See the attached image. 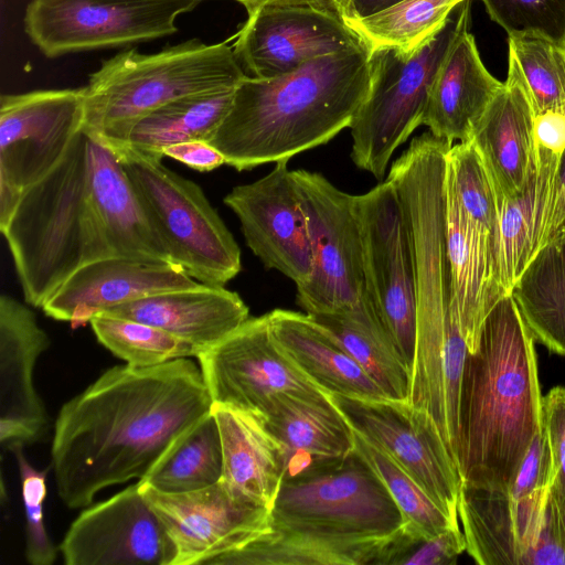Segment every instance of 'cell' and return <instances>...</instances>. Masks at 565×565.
Returning a JSON list of instances; mask_svg holds the SVG:
<instances>
[{"label": "cell", "mask_w": 565, "mask_h": 565, "mask_svg": "<svg viewBox=\"0 0 565 565\" xmlns=\"http://www.w3.org/2000/svg\"><path fill=\"white\" fill-rule=\"evenodd\" d=\"M212 404L189 358L106 370L55 419L51 466L60 499L84 508L105 488L143 479Z\"/></svg>", "instance_id": "obj_1"}, {"label": "cell", "mask_w": 565, "mask_h": 565, "mask_svg": "<svg viewBox=\"0 0 565 565\" xmlns=\"http://www.w3.org/2000/svg\"><path fill=\"white\" fill-rule=\"evenodd\" d=\"M534 341L513 296L501 297L463 366L457 454L462 483L509 487L540 430Z\"/></svg>", "instance_id": "obj_2"}, {"label": "cell", "mask_w": 565, "mask_h": 565, "mask_svg": "<svg viewBox=\"0 0 565 565\" xmlns=\"http://www.w3.org/2000/svg\"><path fill=\"white\" fill-rule=\"evenodd\" d=\"M369 88V52L363 44L273 78L246 76L207 142L238 171L288 161L349 128Z\"/></svg>", "instance_id": "obj_3"}, {"label": "cell", "mask_w": 565, "mask_h": 565, "mask_svg": "<svg viewBox=\"0 0 565 565\" xmlns=\"http://www.w3.org/2000/svg\"><path fill=\"white\" fill-rule=\"evenodd\" d=\"M87 135L22 195L0 228L24 300L43 305L83 266L114 256L87 194Z\"/></svg>", "instance_id": "obj_4"}, {"label": "cell", "mask_w": 565, "mask_h": 565, "mask_svg": "<svg viewBox=\"0 0 565 565\" xmlns=\"http://www.w3.org/2000/svg\"><path fill=\"white\" fill-rule=\"evenodd\" d=\"M247 75L226 42L190 39L156 53L124 51L89 75L82 130L113 150L134 126L173 100L236 88Z\"/></svg>", "instance_id": "obj_5"}, {"label": "cell", "mask_w": 565, "mask_h": 565, "mask_svg": "<svg viewBox=\"0 0 565 565\" xmlns=\"http://www.w3.org/2000/svg\"><path fill=\"white\" fill-rule=\"evenodd\" d=\"M471 0L413 53L380 49L369 54L370 88L351 126V159L381 180L396 151L418 128L438 71L459 34L469 29Z\"/></svg>", "instance_id": "obj_6"}, {"label": "cell", "mask_w": 565, "mask_h": 565, "mask_svg": "<svg viewBox=\"0 0 565 565\" xmlns=\"http://www.w3.org/2000/svg\"><path fill=\"white\" fill-rule=\"evenodd\" d=\"M121 160L170 262L190 277L224 286L242 269L241 249L202 189L161 163L122 148Z\"/></svg>", "instance_id": "obj_7"}, {"label": "cell", "mask_w": 565, "mask_h": 565, "mask_svg": "<svg viewBox=\"0 0 565 565\" xmlns=\"http://www.w3.org/2000/svg\"><path fill=\"white\" fill-rule=\"evenodd\" d=\"M199 0H31L24 31L50 58L169 36Z\"/></svg>", "instance_id": "obj_8"}, {"label": "cell", "mask_w": 565, "mask_h": 565, "mask_svg": "<svg viewBox=\"0 0 565 565\" xmlns=\"http://www.w3.org/2000/svg\"><path fill=\"white\" fill-rule=\"evenodd\" d=\"M84 87L0 98V228L23 193L64 158L84 121Z\"/></svg>", "instance_id": "obj_9"}, {"label": "cell", "mask_w": 565, "mask_h": 565, "mask_svg": "<svg viewBox=\"0 0 565 565\" xmlns=\"http://www.w3.org/2000/svg\"><path fill=\"white\" fill-rule=\"evenodd\" d=\"M291 172L312 258L311 276L297 286V303L311 316L350 308L364 290L354 195L340 190L320 173L302 169Z\"/></svg>", "instance_id": "obj_10"}, {"label": "cell", "mask_w": 565, "mask_h": 565, "mask_svg": "<svg viewBox=\"0 0 565 565\" xmlns=\"http://www.w3.org/2000/svg\"><path fill=\"white\" fill-rule=\"evenodd\" d=\"M552 478L546 437L539 433L507 488L462 483L458 497L466 551L480 565H523L541 520Z\"/></svg>", "instance_id": "obj_11"}, {"label": "cell", "mask_w": 565, "mask_h": 565, "mask_svg": "<svg viewBox=\"0 0 565 565\" xmlns=\"http://www.w3.org/2000/svg\"><path fill=\"white\" fill-rule=\"evenodd\" d=\"M364 288L398 354L412 370L416 343L413 253L405 214L387 179L354 195Z\"/></svg>", "instance_id": "obj_12"}, {"label": "cell", "mask_w": 565, "mask_h": 565, "mask_svg": "<svg viewBox=\"0 0 565 565\" xmlns=\"http://www.w3.org/2000/svg\"><path fill=\"white\" fill-rule=\"evenodd\" d=\"M270 516L373 536H392L406 530L388 490L355 451L333 469L282 482Z\"/></svg>", "instance_id": "obj_13"}, {"label": "cell", "mask_w": 565, "mask_h": 565, "mask_svg": "<svg viewBox=\"0 0 565 565\" xmlns=\"http://www.w3.org/2000/svg\"><path fill=\"white\" fill-rule=\"evenodd\" d=\"M351 427L393 458L454 521L461 478L431 417L408 402L330 394Z\"/></svg>", "instance_id": "obj_14"}, {"label": "cell", "mask_w": 565, "mask_h": 565, "mask_svg": "<svg viewBox=\"0 0 565 565\" xmlns=\"http://www.w3.org/2000/svg\"><path fill=\"white\" fill-rule=\"evenodd\" d=\"M196 359L213 403L258 417L276 395L328 394L281 349L271 333L267 313L248 318Z\"/></svg>", "instance_id": "obj_15"}, {"label": "cell", "mask_w": 565, "mask_h": 565, "mask_svg": "<svg viewBox=\"0 0 565 565\" xmlns=\"http://www.w3.org/2000/svg\"><path fill=\"white\" fill-rule=\"evenodd\" d=\"M138 481L173 544V565H207L270 526V509L236 495L222 481L185 493L160 492Z\"/></svg>", "instance_id": "obj_16"}, {"label": "cell", "mask_w": 565, "mask_h": 565, "mask_svg": "<svg viewBox=\"0 0 565 565\" xmlns=\"http://www.w3.org/2000/svg\"><path fill=\"white\" fill-rule=\"evenodd\" d=\"M58 550L66 565H173L175 557L139 481L85 509Z\"/></svg>", "instance_id": "obj_17"}, {"label": "cell", "mask_w": 565, "mask_h": 565, "mask_svg": "<svg viewBox=\"0 0 565 565\" xmlns=\"http://www.w3.org/2000/svg\"><path fill=\"white\" fill-rule=\"evenodd\" d=\"M224 203L235 213L246 245L268 269L296 287L312 271L306 218L288 161L275 163L263 178L234 186Z\"/></svg>", "instance_id": "obj_18"}, {"label": "cell", "mask_w": 565, "mask_h": 565, "mask_svg": "<svg viewBox=\"0 0 565 565\" xmlns=\"http://www.w3.org/2000/svg\"><path fill=\"white\" fill-rule=\"evenodd\" d=\"M361 44L351 28L329 13L303 7H264L248 15L233 50L253 77L273 78Z\"/></svg>", "instance_id": "obj_19"}, {"label": "cell", "mask_w": 565, "mask_h": 565, "mask_svg": "<svg viewBox=\"0 0 565 565\" xmlns=\"http://www.w3.org/2000/svg\"><path fill=\"white\" fill-rule=\"evenodd\" d=\"M418 542L406 530L373 536L271 519L267 532L207 565H396Z\"/></svg>", "instance_id": "obj_20"}, {"label": "cell", "mask_w": 565, "mask_h": 565, "mask_svg": "<svg viewBox=\"0 0 565 565\" xmlns=\"http://www.w3.org/2000/svg\"><path fill=\"white\" fill-rule=\"evenodd\" d=\"M34 312L8 295L0 297V443L28 445L49 429V416L34 385L39 356L50 347Z\"/></svg>", "instance_id": "obj_21"}, {"label": "cell", "mask_w": 565, "mask_h": 565, "mask_svg": "<svg viewBox=\"0 0 565 565\" xmlns=\"http://www.w3.org/2000/svg\"><path fill=\"white\" fill-rule=\"evenodd\" d=\"M276 440L282 482L319 475L354 452V433L330 394L276 395L259 416Z\"/></svg>", "instance_id": "obj_22"}, {"label": "cell", "mask_w": 565, "mask_h": 565, "mask_svg": "<svg viewBox=\"0 0 565 565\" xmlns=\"http://www.w3.org/2000/svg\"><path fill=\"white\" fill-rule=\"evenodd\" d=\"M200 284L171 263L111 256L83 266L41 309L47 317L78 328L118 305Z\"/></svg>", "instance_id": "obj_23"}, {"label": "cell", "mask_w": 565, "mask_h": 565, "mask_svg": "<svg viewBox=\"0 0 565 565\" xmlns=\"http://www.w3.org/2000/svg\"><path fill=\"white\" fill-rule=\"evenodd\" d=\"M86 148L88 201L114 256L171 263L117 153L88 135Z\"/></svg>", "instance_id": "obj_24"}, {"label": "cell", "mask_w": 565, "mask_h": 565, "mask_svg": "<svg viewBox=\"0 0 565 565\" xmlns=\"http://www.w3.org/2000/svg\"><path fill=\"white\" fill-rule=\"evenodd\" d=\"M446 246L450 307L469 352H475L484 321L502 297L495 275L494 241L468 216L447 178Z\"/></svg>", "instance_id": "obj_25"}, {"label": "cell", "mask_w": 565, "mask_h": 565, "mask_svg": "<svg viewBox=\"0 0 565 565\" xmlns=\"http://www.w3.org/2000/svg\"><path fill=\"white\" fill-rule=\"evenodd\" d=\"M103 313L160 328L191 343L199 354L249 318L248 307L237 292L205 284L132 300Z\"/></svg>", "instance_id": "obj_26"}, {"label": "cell", "mask_w": 565, "mask_h": 565, "mask_svg": "<svg viewBox=\"0 0 565 565\" xmlns=\"http://www.w3.org/2000/svg\"><path fill=\"white\" fill-rule=\"evenodd\" d=\"M534 118L518 71L508 62L507 81L470 137L489 169L500 200L516 195L535 164Z\"/></svg>", "instance_id": "obj_27"}, {"label": "cell", "mask_w": 565, "mask_h": 565, "mask_svg": "<svg viewBox=\"0 0 565 565\" xmlns=\"http://www.w3.org/2000/svg\"><path fill=\"white\" fill-rule=\"evenodd\" d=\"M502 86L484 66L467 29L456 39L438 71L423 125L450 146L466 141Z\"/></svg>", "instance_id": "obj_28"}, {"label": "cell", "mask_w": 565, "mask_h": 565, "mask_svg": "<svg viewBox=\"0 0 565 565\" xmlns=\"http://www.w3.org/2000/svg\"><path fill=\"white\" fill-rule=\"evenodd\" d=\"M535 148V164L522 190L509 200H500L494 260L502 297L511 294L540 249L563 156L536 145Z\"/></svg>", "instance_id": "obj_29"}, {"label": "cell", "mask_w": 565, "mask_h": 565, "mask_svg": "<svg viewBox=\"0 0 565 565\" xmlns=\"http://www.w3.org/2000/svg\"><path fill=\"white\" fill-rule=\"evenodd\" d=\"M221 437V480L233 493L271 510L282 484L279 447L263 420L249 413L213 403Z\"/></svg>", "instance_id": "obj_30"}, {"label": "cell", "mask_w": 565, "mask_h": 565, "mask_svg": "<svg viewBox=\"0 0 565 565\" xmlns=\"http://www.w3.org/2000/svg\"><path fill=\"white\" fill-rule=\"evenodd\" d=\"M270 330L286 354L328 394L386 398L351 355L308 313L274 309Z\"/></svg>", "instance_id": "obj_31"}, {"label": "cell", "mask_w": 565, "mask_h": 565, "mask_svg": "<svg viewBox=\"0 0 565 565\" xmlns=\"http://www.w3.org/2000/svg\"><path fill=\"white\" fill-rule=\"evenodd\" d=\"M311 317L351 355L386 398L408 402L411 371L398 354L365 288L354 306Z\"/></svg>", "instance_id": "obj_32"}, {"label": "cell", "mask_w": 565, "mask_h": 565, "mask_svg": "<svg viewBox=\"0 0 565 565\" xmlns=\"http://www.w3.org/2000/svg\"><path fill=\"white\" fill-rule=\"evenodd\" d=\"M511 295L534 339L565 356V236L539 250Z\"/></svg>", "instance_id": "obj_33"}, {"label": "cell", "mask_w": 565, "mask_h": 565, "mask_svg": "<svg viewBox=\"0 0 565 565\" xmlns=\"http://www.w3.org/2000/svg\"><path fill=\"white\" fill-rule=\"evenodd\" d=\"M234 93L235 88H231L168 103L141 118L119 149L161 160L162 150L168 146L190 140L209 141L227 115Z\"/></svg>", "instance_id": "obj_34"}, {"label": "cell", "mask_w": 565, "mask_h": 565, "mask_svg": "<svg viewBox=\"0 0 565 565\" xmlns=\"http://www.w3.org/2000/svg\"><path fill=\"white\" fill-rule=\"evenodd\" d=\"M223 471L218 427L210 412L169 448L140 481L164 493H185L217 483Z\"/></svg>", "instance_id": "obj_35"}, {"label": "cell", "mask_w": 565, "mask_h": 565, "mask_svg": "<svg viewBox=\"0 0 565 565\" xmlns=\"http://www.w3.org/2000/svg\"><path fill=\"white\" fill-rule=\"evenodd\" d=\"M466 0H404L391 8L347 22L369 54L380 49L413 53L446 22Z\"/></svg>", "instance_id": "obj_36"}, {"label": "cell", "mask_w": 565, "mask_h": 565, "mask_svg": "<svg viewBox=\"0 0 565 565\" xmlns=\"http://www.w3.org/2000/svg\"><path fill=\"white\" fill-rule=\"evenodd\" d=\"M353 433L354 451L388 490L409 535L419 541L428 540L449 527H459V522L446 514L393 458L354 429Z\"/></svg>", "instance_id": "obj_37"}, {"label": "cell", "mask_w": 565, "mask_h": 565, "mask_svg": "<svg viewBox=\"0 0 565 565\" xmlns=\"http://www.w3.org/2000/svg\"><path fill=\"white\" fill-rule=\"evenodd\" d=\"M89 323L98 342L134 367H150L199 355L191 343L137 320L99 313Z\"/></svg>", "instance_id": "obj_38"}, {"label": "cell", "mask_w": 565, "mask_h": 565, "mask_svg": "<svg viewBox=\"0 0 565 565\" xmlns=\"http://www.w3.org/2000/svg\"><path fill=\"white\" fill-rule=\"evenodd\" d=\"M508 62L518 71L535 116L565 111V46L540 36H508Z\"/></svg>", "instance_id": "obj_39"}, {"label": "cell", "mask_w": 565, "mask_h": 565, "mask_svg": "<svg viewBox=\"0 0 565 565\" xmlns=\"http://www.w3.org/2000/svg\"><path fill=\"white\" fill-rule=\"evenodd\" d=\"M446 178L468 216L495 238L500 195L472 139L448 149Z\"/></svg>", "instance_id": "obj_40"}, {"label": "cell", "mask_w": 565, "mask_h": 565, "mask_svg": "<svg viewBox=\"0 0 565 565\" xmlns=\"http://www.w3.org/2000/svg\"><path fill=\"white\" fill-rule=\"evenodd\" d=\"M508 36H540L565 46V0H481Z\"/></svg>", "instance_id": "obj_41"}, {"label": "cell", "mask_w": 565, "mask_h": 565, "mask_svg": "<svg viewBox=\"0 0 565 565\" xmlns=\"http://www.w3.org/2000/svg\"><path fill=\"white\" fill-rule=\"evenodd\" d=\"M8 449L15 458L21 481L25 515V558L32 565H51L60 550L50 539L44 521L46 470H38L29 462L23 452L24 445H12Z\"/></svg>", "instance_id": "obj_42"}, {"label": "cell", "mask_w": 565, "mask_h": 565, "mask_svg": "<svg viewBox=\"0 0 565 565\" xmlns=\"http://www.w3.org/2000/svg\"><path fill=\"white\" fill-rule=\"evenodd\" d=\"M542 426L552 461L548 493L565 525V386H555L543 396Z\"/></svg>", "instance_id": "obj_43"}, {"label": "cell", "mask_w": 565, "mask_h": 565, "mask_svg": "<svg viewBox=\"0 0 565 565\" xmlns=\"http://www.w3.org/2000/svg\"><path fill=\"white\" fill-rule=\"evenodd\" d=\"M523 565H565V525L550 493Z\"/></svg>", "instance_id": "obj_44"}, {"label": "cell", "mask_w": 565, "mask_h": 565, "mask_svg": "<svg viewBox=\"0 0 565 565\" xmlns=\"http://www.w3.org/2000/svg\"><path fill=\"white\" fill-rule=\"evenodd\" d=\"M467 543L459 527H449L439 534L415 543L397 565H452L466 551Z\"/></svg>", "instance_id": "obj_45"}, {"label": "cell", "mask_w": 565, "mask_h": 565, "mask_svg": "<svg viewBox=\"0 0 565 565\" xmlns=\"http://www.w3.org/2000/svg\"><path fill=\"white\" fill-rule=\"evenodd\" d=\"M162 154L199 172H210L225 164L224 156L204 140H190L168 146L162 150Z\"/></svg>", "instance_id": "obj_46"}, {"label": "cell", "mask_w": 565, "mask_h": 565, "mask_svg": "<svg viewBox=\"0 0 565 565\" xmlns=\"http://www.w3.org/2000/svg\"><path fill=\"white\" fill-rule=\"evenodd\" d=\"M252 15L264 7H303L329 13L345 24L354 18L352 0H235Z\"/></svg>", "instance_id": "obj_47"}, {"label": "cell", "mask_w": 565, "mask_h": 565, "mask_svg": "<svg viewBox=\"0 0 565 565\" xmlns=\"http://www.w3.org/2000/svg\"><path fill=\"white\" fill-rule=\"evenodd\" d=\"M535 145L552 152L565 151V111L547 110L534 118Z\"/></svg>", "instance_id": "obj_48"}, {"label": "cell", "mask_w": 565, "mask_h": 565, "mask_svg": "<svg viewBox=\"0 0 565 565\" xmlns=\"http://www.w3.org/2000/svg\"><path fill=\"white\" fill-rule=\"evenodd\" d=\"M563 236H565V151L559 162L554 194L540 242V249Z\"/></svg>", "instance_id": "obj_49"}, {"label": "cell", "mask_w": 565, "mask_h": 565, "mask_svg": "<svg viewBox=\"0 0 565 565\" xmlns=\"http://www.w3.org/2000/svg\"><path fill=\"white\" fill-rule=\"evenodd\" d=\"M404 0H352L354 18H364L391 8Z\"/></svg>", "instance_id": "obj_50"}, {"label": "cell", "mask_w": 565, "mask_h": 565, "mask_svg": "<svg viewBox=\"0 0 565 565\" xmlns=\"http://www.w3.org/2000/svg\"><path fill=\"white\" fill-rule=\"evenodd\" d=\"M199 1H201V2H202V1H204V0H199Z\"/></svg>", "instance_id": "obj_51"}]
</instances>
